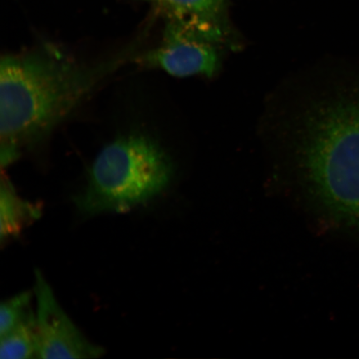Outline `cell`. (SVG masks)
I'll return each mask as SVG.
<instances>
[{
	"label": "cell",
	"mask_w": 359,
	"mask_h": 359,
	"mask_svg": "<svg viewBox=\"0 0 359 359\" xmlns=\"http://www.w3.org/2000/svg\"><path fill=\"white\" fill-rule=\"evenodd\" d=\"M41 208L22 199L8 179L2 177L0 187V235L1 241L20 235L38 219Z\"/></svg>",
	"instance_id": "obj_7"
},
{
	"label": "cell",
	"mask_w": 359,
	"mask_h": 359,
	"mask_svg": "<svg viewBox=\"0 0 359 359\" xmlns=\"http://www.w3.org/2000/svg\"><path fill=\"white\" fill-rule=\"evenodd\" d=\"M172 176V163L154 140L128 135L97 154L76 204L86 215L127 212L160 194Z\"/></svg>",
	"instance_id": "obj_3"
},
{
	"label": "cell",
	"mask_w": 359,
	"mask_h": 359,
	"mask_svg": "<svg viewBox=\"0 0 359 359\" xmlns=\"http://www.w3.org/2000/svg\"><path fill=\"white\" fill-rule=\"evenodd\" d=\"M163 8L170 19L191 25L214 43L224 35L223 11L226 0H148Z\"/></svg>",
	"instance_id": "obj_6"
},
{
	"label": "cell",
	"mask_w": 359,
	"mask_h": 359,
	"mask_svg": "<svg viewBox=\"0 0 359 359\" xmlns=\"http://www.w3.org/2000/svg\"><path fill=\"white\" fill-rule=\"evenodd\" d=\"M37 358H95L104 350L85 338L58 304L50 285L35 271Z\"/></svg>",
	"instance_id": "obj_5"
},
{
	"label": "cell",
	"mask_w": 359,
	"mask_h": 359,
	"mask_svg": "<svg viewBox=\"0 0 359 359\" xmlns=\"http://www.w3.org/2000/svg\"><path fill=\"white\" fill-rule=\"evenodd\" d=\"M134 47L92 65L60 47L43 43L8 53L0 64V160L2 168L50 133L107 75L128 60Z\"/></svg>",
	"instance_id": "obj_1"
},
{
	"label": "cell",
	"mask_w": 359,
	"mask_h": 359,
	"mask_svg": "<svg viewBox=\"0 0 359 359\" xmlns=\"http://www.w3.org/2000/svg\"><path fill=\"white\" fill-rule=\"evenodd\" d=\"M214 43L186 22L170 19L159 46L143 53L137 60L174 77H212L219 67Z\"/></svg>",
	"instance_id": "obj_4"
},
{
	"label": "cell",
	"mask_w": 359,
	"mask_h": 359,
	"mask_svg": "<svg viewBox=\"0 0 359 359\" xmlns=\"http://www.w3.org/2000/svg\"><path fill=\"white\" fill-rule=\"evenodd\" d=\"M2 359L37 358L35 314L32 312L7 334L0 336Z\"/></svg>",
	"instance_id": "obj_8"
},
{
	"label": "cell",
	"mask_w": 359,
	"mask_h": 359,
	"mask_svg": "<svg viewBox=\"0 0 359 359\" xmlns=\"http://www.w3.org/2000/svg\"><path fill=\"white\" fill-rule=\"evenodd\" d=\"M32 294L24 292L1 304L0 308V336L6 334L32 313L30 309Z\"/></svg>",
	"instance_id": "obj_9"
},
{
	"label": "cell",
	"mask_w": 359,
	"mask_h": 359,
	"mask_svg": "<svg viewBox=\"0 0 359 359\" xmlns=\"http://www.w3.org/2000/svg\"><path fill=\"white\" fill-rule=\"evenodd\" d=\"M296 155L313 199L333 219L359 228V78L313 103Z\"/></svg>",
	"instance_id": "obj_2"
}]
</instances>
